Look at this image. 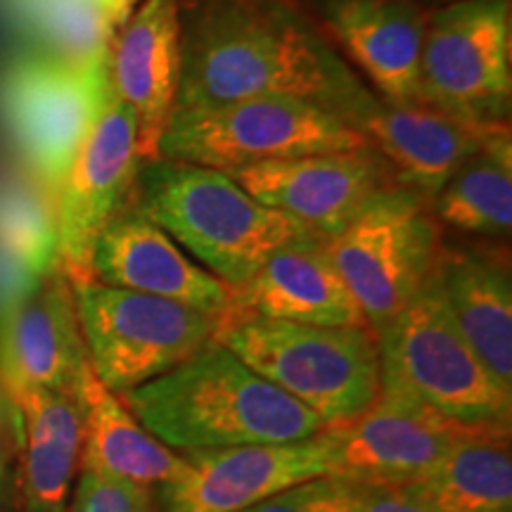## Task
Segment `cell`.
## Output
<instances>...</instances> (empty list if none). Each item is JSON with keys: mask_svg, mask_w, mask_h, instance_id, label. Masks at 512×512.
Segmentation results:
<instances>
[{"mask_svg": "<svg viewBox=\"0 0 512 512\" xmlns=\"http://www.w3.org/2000/svg\"><path fill=\"white\" fill-rule=\"evenodd\" d=\"M181 81L174 110L252 95H297L358 131L377 100L285 0H178Z\"/></svg>", "mask_w": 512, "mask_h": 512, "instance_id": "1", "label": "cell"}, {"mask_svg": "<svg viewBox=\"0 0 512 512\" xmlns=\"http://www.w3.org/2000/svg\"><path fill=\"white\" fill-rule=\"evenodd\" d=\"M121 401L159 444L176 453L287 444L328 430L316 413L216 337L169 373L121 394Z\"/></svg>", "mask_w": 512, "mask_h": 512, "instance_id": "2", "label": "cell"}, {"mask_svg": "<svg viewBox=\"0 0 512 512\" xmlns=\"http://www.w3.org/2000/svg\"><path fill=\"white\" fill-rule=\"evenodd\" d=\"M131 202L233 290L275 249L320 238L302 221L254 200L226 171L197 164L143 162Z\"/></svg>", "mask_w": 512, "mask_h": 512, "instance_id": "3", "label": "cell"}, {"mask_svg": "<svg viewBox=\"0 0 512 512\" xmlns=\"http://www.w3.org/2000/svg\"><path fill=\"white\" fill-rule=\"evenodd\" d=\"M216 339L328 427L358 420L380 396V349L370 325L325 328L226 316Z\"/></svg>", "mask_w": 512, "mask_h": 512, "instance_id": "4", "label": "cell"}, {"mask_svg": "<svg viewBox=\"0 0 512 512\" xmlns=\"http://www.w3.org/2000/svg\"><path fill=\"white\" fill-rule=\"evenodd\" d=\"M368 147L373 145L361 131L318 102L297 95H252L171 112L157 159L233 171L273 159Z\"/></svg>", "mask_w": 512, "mask_h": 512, "instance_id": "5", "label": "cell"}, {"mask_svg": "<svg viewBox=\"0 0 512 512\" xmlns=\"http://www.w3.org/2000/svg\"><path fill=\"white\" fill-rule=\"evenodd\" d=\"M380 389H394L460 425L510 432L512 396L465 342L437 280L375 330Z\"/></svg>", "mask_w": 512, "mask_h": 512, "instance_id": "6", "label": "cell"}, {"mask_svg": "<svg viewBox=\"0 0 512 512\" xmlns=\"http://www.w3.org/2000/svg\"><path fill=\"white\" fill-rule=\"evenodd\" d=\"M112 86V46L83 60L29 53L0 69V121L31 176L55 200Z\"/></svg>", "mask_w": 512, "mask_h": 512, "instance_id": "7", "label": "cell"}, {"mask_svg": "<svg viewBox=\"0 0 512 512\" xmlns=\"http://www.w3.org/2000/svg\"><path fill=\"white\" fill-rule=\"evenodd\" d=\"M422 105L475 128L508 126L512 0H453L427 17Z\"/></svg>", "mask_w": 512, "mask_h": 512, "instance_id": "8", "label": "cell"}, {"mask_svg": "<svg viewBox=\"0 0 512 512\" xmlns=\"http://www.w3.org/2000/svg\"><path fill=\"white\" fill-rule=\"evenodd\" d=\"M72 290L93 373L117 396L169 373L219 328V318L190 306L95 278L72 280Z\"/></svg>", "mask_w": 512, "mask_h": 512, "instance_id": "9", "label": "cell"}, {"mask_svg": "<svg viewBox=\"0 0 512 512\" xmlns=\"http://www.w3.org/2000/svg\"><path fill=\"white\" fill-rule=\"evenodd\" d=\"M328 242L339 275L373 330L425 290L441 254L430 200L399 185Z\"/></svg>", "mask_w": 512, "mask_h": 512, "instance_id": "10", "label": "cell"}, {"mask_svg": "<svg viewBox=\"0 0 512 512\" xmlns=\"http://www.w3.org/2000/svg\"><path fill=\"white\" fill-rule=\"evenodd\" d=\"M339 427L287 444H247L181 453L183 470L152 489L159 512H242L287 486L332 477Z\"/></svg>", "mask_w": 512, "mask_h": 512, "instance_id": "11", "label": "cell"}, {"mask_svg": "<svg viewBox=\"0 0 512 512\" xmlns=\"http://www.w3.org/2000/svg\"><path fill=\"white\" fill-rule=\"evenodd\" d=\"M140 166L136 112L110 86L98 121L55 192L57 254L69 280L91 278L95 240L131 200Z\"/></svg>", "mask_w": 512, "mask_h": 512, "instance_id": "12", "label": "cell"}, {"mask_svg": "<svg viewBox=\"0 0 512 512\" xmlns=\"http://www.w3.org/2000/svg\"><path fill=\"white\" fill-rule=\"evenodd\" d=\"M226 174L254 200L302 221L323 240L351 226L384 192L399 188L373 147L273 159Z\"/></svg>", "mask_w": 512, "mask_h": 512, "instance_id": "13", "label": "cell"}, {"mask_svg": "<svg viewBox=\"0 0 512 512\" xmlns=\"http://www.w3.org/2000/svg\"><path fill=\"white\" fill-rule=\"evenodd\" d=\"M477 427L460 425L413 396L380 389L361 418L339 427V448L332 477L351 484L403 486L432 470L453 446Z\"/></svg>", "mask_w": 512, "mask_h": 512, "instance_id": "14", "label": "cell"}, {"mask_svg": "<svg viewBox=\"0 0 512 512\" xmlns=\"http://www.w3.org/2000/svg\"><path fill=\"white\" fill-rule=\"evenodd\" d=\"M91 278L121 290L171 299L219 320L233 302V287L190 259L131 200L100 230L91 252Z\"/></svg>", "mask_w": 512, "mask_h": 512, "instance_id": "15", "label": "cell"}, {"mask_svg": "<svg viewBox=\"0 0 512 512\" xmlns=\"http://www.w3.org/2000/svg\"><path fill=\"white\" fill-rule=\"evenodd\" d=\"M86 361L72 280L62 268L0 311V387L8 401L31 389L76 394Z\"/></svg>", "mask_w": 512, "mask_h": 512, "instance_id": "16", "label": "cell"}, {"mask_svg": "<svg viewBox=\"0 0 512 512\" xmlns=\"http://www.w3.org/2000/svg\"><path fill=\"white\" fill-rule=\"evenodd\" d=\"M226 316H256L325 328L368 325L323 238L297 240L275 249L245 285L235 287Z\"/></svg>", "mask_w": 512, "mask_h": 512, "instance_id": "17", "label": "cell"}, {"mask_svg": "<svg viewBox=\"0 0 512 512\" xmlns=\"http://www.w3.org/2000/svg\"><path fill=\"white\" fill-rule=\"evenodd\" d=\"M320 22L368 76L377 98L422 105L420 57L427 15L415 0H323Z\"/></svg>", "mask_w": 512, "mask_h": 512, "instance_id": "18", "label": "cell"}, {"mask_svg": "<svg viewBox=\"0 0 512 512\" xmlns=\"http://www.w3.org/2000/svg\"><path fill=\"white\" fill-rule=\"evenodd\" d=\"M181 81V5L145 0L112 48V86L138 119L143 162L159 157V138Z\"/></svg>", "mask_w": 512, "mask_h": 512, "instance_id": "19", "label": "cell"}, {"mask_svg": "<svg viewBox=\"0 0 512 512\" xmlns=\"http://www.w3.org/2000/svg\"><path fill=\"white\" fill-rule=\"evenodd\" d=\"M358 131L384 159L396 183L432 200L482 150L494 128L467 126L427 105H392L377 98Z\"/></svg>", "mask_w": 512, "mask_h": 512, "instance_id": "20", "label": "cell"}, {"mask_svg": "<svg viewBox=\"0 0 512 512\" xmlns=\"http://www.w3.org/2000/svg\"><path fill=\"white\" fill-rule=\"evenodd\" d=\"M453 323L512 396V283L510 266L498 254L441 249L434 268Z\"/></svg>", "mask_w": 512, "mask_h": 512, "instance_id": "21", "label": "cell"}, {"mask_svg": "<svg viewBox=\"0 0 512 512\" xmlns=\"http://www.w3.org/2000/svg\"><path fill=\"white\" fill-rule=\"evenodd\" d=\"M10 403L22 425L24 512H64L81 472L79 396L31 389Z\"/></svg>", "mask_w": 512, "mask_h": 512, "instance_id": "22", "label": "cell"}, {"mask_svg": "<svg viewBox=\"0 0 512 512\" xmlns=\"http://www.w3.org/2000/svg\"><path fill=\"white\" fill-rule=\"evenodd\" d=\"M76 396L83 413L81 470L128 479L150 491L183 470L185 458L181 453L159 444L133 418L121 396L112 394L98 380L91 361L83 363Z\"/></svg>", "mask_w": 512, "mask_h": 512, "instance_id": "23", "label": "cell"}, {"mask_svg": "<svg viewBox=\"0 0 512 512\" xmlns=\"http://www.w3.org/2000/svg\"><path fill=\"white\" fill-rule=\"evenodd\" d=\"M399 489L430 512H512L510 432L472 434Z\"/></svg>", "mask_w": 512, "mask_h": 512, "instance_id": "24", "label": "cell"}, {"mask_svg": "<svg viewBox=\"0 0 512 512\" xmlns=\"http://www.w3.org/2000/svg\"><path fill=\"white\" fill-rule=\"evenodd\" d=\"M434 219L482 238H503L512 226L510 128H494L484 147L430 200Z\"/></svg>", "mask_w": 512, "mask_h": 512, "instance_id": "25", "label": "cell"}, {"mask_svg": "<svg viewBox=\"0 0 512 512\" xmlns=\"http://www.w3.org/2000/svg\"><path fill=\"white\" fill-rule=\"evenodd\" d=\"M0 252L38 275L60 268L55 200L34 176H0Z\"/></svg>", "mask_w": 512, "mask_h": 512, "instance_id": "26", "label": "cell"}, {"mask_svg": "<svg viewBox=\"0 0 512 512\" xmlns=\"http://www.w3.org/2000/svg\"><path fill=\"white\" fill-rule=\"evenodd\" d=\"M152 491L128 479L81 470L64 512H155Z\"/></svg>", "mask_w": 512, "mask_h": 512, "instance_id": "27", "label": "cell"}, {"mask_svg": "<svg viewBox=\"0 0 512 512\" xmlns=\"http://www.w3.org/2000/svg\"><path fill=\"white\" fill-rule=\"evenodd\" d=\"M242 512H356L354 484L339 477H316L287 486Z\"/></svg>", "mask_w": 512, "mask_h": 512, "instance_id": "28", "label": "cell"}, {"mask_svg": "<svg viewBox=\"0 0 512 512\" xmlns=\"http://www.w3.org/2000/svg\"><path fill=\"white\" fill-rule=\"evenodd\" d=\"M354 508L356 512H430L399 486L377 484H354Z\"/></svg>", "mask_w": 512, "mask_h": 512, "instance_id": "29", "label": "cell"}]
</instances>
